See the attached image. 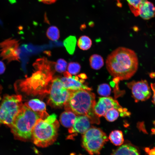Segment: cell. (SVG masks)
<instances>
[{"label":"cell","mask_w":155,"mask_h":155,"mask_svg":"<svg viewBox=\"0 0 155 155\" xmlns=\"http://www.w3.org/2000/svg\"><path fill=\"white\" fill-rule=\"evenodd\" d=\"M151 87L153 92V102L155 104V83L151 84Z\"/></svg>","instance_id":"cell-31"},{"label":"cell","mask_w":155,"mask_h":155,"mask_svg":"<svg viewBox=\"0 0 155 155\" xmlns=\"http://www.w3.org/2000/svg\"><path fill=\"white\" fill-rule=\"evenodd\" d=\"M108 138L111 142L116 146L121 145L124 141L122 132L119 130L112 131L110 134Z\"/></svg>","instance_id":"cell-19"},{"label":"cell","mask_w":155,"mask_h":155,"mask_svg":"<svg viewBox=\"0 0 155 155\" xmlns=\"http://www.w3.org/2000/svg\"><path fill=\"white\" fill-rule=\"evenodd\" d=\"M97 91L98 93L100 95L108 96L110 94L111 88L108 84L104 83L98 86Z\"/></svg>","instance_id":"cell-25"},{"label":"cell","mask_w":155,"mask_h":155,"mask_svg":"<svg viewBox=\"0 0 155 155\" xmlns=\"http://www.w3.org/2000/svg\"><path fill=\"white\" fill-rule=\"evenodd\" d=\"M19 44L18 40L11 38L0 42V57L8 63L14 61H19Z\"/></svg>","instance_id":"cell-9"},{"label":"cell","mask_w":155,"mask_h":155,"mask_svg":"<svg viewBox=\"0 0 155 155\" xmlns=\"http://www.w3.org/2000/svg\"><path fill=\"white\" fill-rule=\"evenodd\" d=\"M46 35L49 39L53 41H56L59 39L60 37L59 30L55 26H50L46 31Z\"/></svg>","instance_id":"cell-22"},{"label":"cell","mask_w":155,"mask_h":155,"mask_svg":"<svg viewBox=\"0 0 155 155\" xmlns=\"http://www.w3.org/2000/svg\"><path fill=\"white\" fill-rule=\"evenodd\" d=\"M111 108L117 109L121 117L129 116L130 114L127 109L123 108L117 100L111 97H102L99 100L94 106L95 113L99 117L104 116L106 111Z\"/></svg>","instance_id":"cell-10"},{"label":"cell","mask_w":155,"mask_h":155,"mask_svg":"<svg viewBox=\"0 0 155 155\" xmlns=\"http://www.w3.org/2000/svg\"><path fill=\"white\" fill-rule=\"evenodd\" d=\"M145 151L148 155H155V148L150 149L148 148H146Z\"/></svg>","instance_id":"cell-28"},{"label":"cell","mask_w":155,"mask_h":155,"mask_svg":"<svg viewBox=\"0 0 155 155\" xmlns=\"http://www.w3.org/2000/svg\"><path fill=\"white\" fill-rule=\"evenodd\" d=\"M2 89V87L1 86V85H0V92H1V91ZM1 99V96H0V100Z\"/></svg>","instance_id":"cell-36"},{"label":"cell","mask_w":155,"mask_h":155,"mask_svg":"<svg viewBox=\"0 0 155 155\" xmlns=\"http://www.w3.org/2000/svg\"><path fill=\"white\" fill-rule=\"evenodd\" d=\"M72 91L64 87L60 78H54L50 85L48 102L55 106L64 105L69 100Z\"/></svg>","instance_id":"cell-8"},{"label":"cell","mask_w":155,"mask_h":155,"mask_svg":"<svg viewBox=\"0 0 155 155\" xmlns=\"http://www.w3.org/2000/svg\"><path fill=\"white\" fill-rule=\"evenodd\" d=\"M65 77H69L71 76V74L68 72L66 71L63 74Z\"/></svg>","instance_id":"cell-33"},{"label":"cell","mask_w":155,"mask_h":155,"mask_svg":"<svg viewBox=\"0 0 155 155\" xmlns=\"http://www.w3.org/2000/svg\"><path fill=\"white\" fill-rule=\"evenodd\" d=\"M78 76L83 79H86L87 78L86 75L84 73H81L78 75Z\"/></svg>","instance_id":"cell-32"},{"label":"cell","mask_w":155,"mask_h":155,"mask_svg":"<svg viewBox=\"0 0 155 155\" xmlns=\"http://www.w3.org/2000/svg\"><path fill=\"white\" fill-rule=\"evenodd\" d=\"M40 118L36 113L23 104L10 127L15 138L24 142L32 139L33 128Z\"/></svg>","instance_id":"cell-5"},{"label":"cell","mask_w":155,"mask_h":155,"mask_svg":"<svg viewBox=\"0 0 155 155\" xmlns=\"http://www.w3.org/2000/svg\"><path fill=\"white\" fill-rule=\"evenodd\" d=\"M108 140L106 135L101 129L93 127L83 133L82 145L90 154L98 155Z\"/></svg>","instance_id":"cell-7"},{"label":"cell","mask_w":155,"mask_h":155,"mask_svg":"<svg viewBox=\"0 0 155 155\" xmlns=\"http://www.w3.org/2000/svg\"><path fill=\"white\" fill-rule=\"evenodd\" d=\"M53 64L45 57L37 59L33 64L34 70L32 75L15 83L14 86L16 92L32 95L49 93L54 74L52 67Z\"/></svg>","instance_id":"cell-1"},{"label":"cell","mask_w":155,"mask_h":155,"mask_svg":"<svg viewBox=\"0 0 155 155\" xmlns=\"http://www.w3.org/2000/svg\"><path fill=\"white\" fill-rule=\"evenodd\" d=\"M24 104L40 116V118L43 119H44L49 115L46 111L45 103L38 99H31Z\"/></svg>","instance_id":"cell-14"},{"label":"cell","mask_w":155,"mask_h":155,"mask_svg":"<svg viewBox=\"0 0 155 155\" xmlns=\"http://www.w3.org/2000/svg\"><path fill=\"white\" fill-rule=\"evenodd\" d=\"M81 69L80 65L77 62H71L69 63L67 70L71 74L75 75L79 72Z\"/></svg>","instance_id":"cell-27"},{"label":"cell","mask_w":155,"mask_h":155,"mask_svg":"<svg viewBox=\"0 0 155 155\" xmlns=\"http://www.w3.org/2000/svg\"><path fill=\"white\" fill-rule=\"evenodd\" d=\"M76 114L70 111H67L61 114L60 121L64 126L70 128L73 125L77 117Z\"/></svg>","instance_id":"cell-17"},{"label":"cell","mask_w":155,"mask_h":155,"mask_svg":"<svg viewBox=\"0 0 155 155\" xmlns=\"http://www.w3.org/2000/svg\"><path fill=\"white\" fill-rule=\"evenodd\" d=\"M92 44V42L91 39L85 35L80 36L77 42L78 47L83 50H87L89 49Z\"/></svg>","instance_id":"cell-21"},{"label":"cell","mask_w":155,"mask_h":155,"mask_svg":"<svg viewBox=\"0 0 155 155\" xmlns=\"http://www.w3.org/2000/svg\"><path fill=\"white\" fill-rule=\"evenodd\" d=\"M41 2L46 4H50L55 2L57 0H38Z\"/></svg>","instance_id":"cell-30"},{"label":"cell","mask_w":155,"mask_h":155,"mask_svg":"<svg viewBox=\"0 0 155 155\" xmlns=\"http://www.w3.org/2000/svg\"><path fill=\"white\" fill-rule=\"evenodd\" d=\"M127 86L131 90L133 98L136 102L145 101L151 95L150 89L146 80L133 81L128 83Z\"/></svg>","instance_id":"cell-11"},{"label":"cell","mask_w":155,"mask_h":155,"mask_svg":"<svg viewBox=\"0 0 155 155\" xmlns=\"http://www.w3.org/2000/svg\"><path fill=\"white\" fill-rule=\"evenodd\" d=\"M89 62L91 68L96 70L100 69L104 65V61L102 57L97 54L92 55L90 57Z\"/></svg>","instance_id":"cell-18"},{"label":"cell","mask_w":155,"mask_h":155,"mask_svg":"<svg viewBox=\"0 0 155 155\" xmlns=\"http://www.w3.org/2000/svg\"><path fill=\"white\" fill-rule=\"evenodd\" d=\"M67 65V62L65 60L59 59L56 63H54L55 70L59 73L65 72L66 69Z\"/></svg>","instance_id":"cell-26"},{"label":"cell","mask_w":155,"mask_h":155,"mask_svg":"<svg viewBox=\"0 0 155 155\" xmlns=\"http://www.w3.org/2000/svg\"><path fill=\"white\" fill-rule=\"evenodd\" d=\"M90 123L89 118L86 116L77 117L73 125L69 129V132L84 133L90 128Z\"/></svg>","instance_id":"cell-13"},{"label":"cell","mask_w":155,"mask_h":155,"mask_svg":"<svg viewBox=\"0 0 155 155\" xmlns=\"http://www.w3.org/2000/svg\"><path fill=\"white\" fill-rule=\"evenodd\" d=\"M60 79L64 87L68 90L72 91L80 90L90 91L91 90L90 88L83 84L84 80L83 79L79 80L78 76L64 77Z\"/></svg>","instance_id":"cell-12"},{"label":"cell","mask_w":155,"mask_h":155,"mask_svg":"<svg viewBox=\"0 0 155 155\" xmlns=\"http://www.w3.org/2000/svg\"><path fill=\"white\" fill-rule=\"evenodd\" d=\"M155 15V7L154 4L148 0H143L139 8V16L142 18L148 20Z\"/></svg>","instance_id":"cell-15"},{"label":"cell","mask_w":155,"mask_h":155,"mask_svg":"<svg viewBox=\"0 0 155 155\" xmlns=\"http://www.w3.org/2000/svg\"><path fill=\"white\" fill-rule=\"evenodd\" d=\"M10 3H13L16 2V0H9Z\"/></svg>","instance_id":"cell-35"},{"label":"cell","mask_w":155,"mask_h":155,"mask_svg":"<svg viewBox=\"0 0 155 155\" xmlns=\"http://www.w3.org/2000/svg\"><path fill=\"white\" fill-rule=\"evenodd\" d=\"M119 115V111L117 109L111 108L106 111L104 116L108 121L113 122L117 119Z\"/></svg>","instance_id":"cell-24"},{"label":"cell","mask_w":155,"mask_h":155,"mask_svg":"<svg viewBox=\"0 0 155 155\" xmlns=\"http://www.w3.org/2000/svg\"><path fill=\"white\" fill-rule=\"evenodd\" d=\"M152 133L155 134V121L154 122V128L152 130Z\"/></svg>","instance_id":"cell-34"},{"label":"cell","mask_w":155,"mask_h":155,"mask_svg":"<svg viewBox=\"0 0 155 155\" xmlns=\"http://www.w3.org/2000/svg\"><path fill=\"white\" fill-rule=\"evenodd\" d=\"M20 94L5 95L0 105V125L10 127L23 104Z\"/></svg>","instance_id":"cell-6"},{"label":"cell","mask_w":155,"mask_h":155,"mask_svg":"<svg viewBox=\"0 0 155 155\" xmlns=\"http://www.w3.org/2000/svg\"><path fill=\"white\" fill-rule=\"evenodd\" d=\"M128 3L130 9L134 15L139 16V8L143 0H126Z\"/></svg>","instance_id":"cell-23"},{"label":"cell","mask_w":155,"mask_h":155,"mask_svg":"<svg viewBox=\"0 0 155 155\" xmlns=\"http://www.w3.org/2000/svg\"><path fill=\"white\" fill-rule=\"evenodd\" d=\"M106 67L110 74L119 80H127L137 71L138 62L133 50L119 47L109 54L106 60Z\"/></svg>","instance_id":"cell-2"},{"label":"cell","mask_w":155,"mask_h":155,"mask_svg":"<svg viewBox=\"0 0 155 155\" xmlns=\"http://www.w3.org/2000/svg\"><path fill=\"white\" fill-rule=\"evenodd\" d=\"M55 113L44 119L40 118L36 121L32 130V139L37 146L45 148L56 140L59 124Z\"/></svg>","instance_id":"cell-4"},{"label":"cell","mask_w":155,"mask_h":155,"mask_svg":"<svg viewBox=\"0 0 155 155\" xmlns=\"http://www.w3.org/2000/svg\"><path fill=\"white\" fill-rule=\"evenodd\" d=\"M95 94L90 91L80 90L72 91L71 96L64 105L67 111H70L76 115L87 116L91 123L98 124L99 117L94 110L96 104Z\"/></svg>","instance_id":"cell-3"},{"label":"cell","mask_w":155,"mask_h":155,"mask_svg":"<svg viewBox=\"0 0 155 155\" xmlns=\"http://www.w3.org/2000/svg\"><path fill=\"white\" fill-rule=\"evenodd\" d=\"M5 69V66L2 61H0V74L3 73Z\"/></svg>","instance_id":"cell-29"},{"label":"cell","mask_w":155,"mask_h":155,"mask_svg":"<svg viewBox=\"0 0 155 155\" xmlns=\"http://www.w3.org/2000/svg\"><path fill=\"white\" fill-rule=\"evenodd\" d=\"M111 155H140L136 147L130 144L121 145L114 151Z\"/></svg>","instance_id":"cell-16"},{"label":"cell","mask_w":155,"mask_h":155,"mask_svg":"<svg viewBox=\"0 0 155 155\" xmlns=\"http://www.w3.org/2000/svg\"><path fill=\"white\" fill-rule=\"evenodd\" d=\"M76 39L75 36H70L66 38L63 41V44L67 52L70 55H73L75 51Z\"/></svg>","instance_id":"cell-20"}]
</instances>
